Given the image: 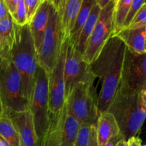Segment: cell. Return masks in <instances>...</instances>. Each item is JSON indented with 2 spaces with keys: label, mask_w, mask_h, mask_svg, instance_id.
<instances>
[{
  "label": "cell",
  "mask_w": 146,
  "mask_h": 146,
  "mask_svg": "<svg viewBox=\"0 0 146 146\" xmlns=\"http://www.w3.org/2000/svg\"><path fill=\"white\" fill-rule=\"evenodd\" d=\"M125 50L124 43L116 36H112L90 64L93 75L101 81L98 97L99 114L108 110L119 87Z\"/></svg>",
  "instance_id": "cell-1"
},
{
  "label": "cell",
  "mask_w": 146,
  "mask_h": 146,
  "mask_svg": "<svg viewBox=\"0 0 146 146\" xmlns=\"http://www.w3.org/2000/svg\"><path fill=\"white\" fill-rule=\"evenodd\" d=\"M115 118L123 139L128 141L141 130L146 115V90L118 87L106 110Z\"/></svg>",
  "instance_id": "cell-2"
},
{
  "label": "cell",
  "mask_w": 146,
  "mask_h": 146,
  "mask_svg": "<svg viewBox=\"0 0 146 146\" xmlns=\"http://www.w3.org/2000/svg\"><path fill=\"white\" fill-rule=\"evenodd\" d=\"M10 57L21 78L23 94L30 103L38 67V57L29 23H14V37Z\"/></svg>",
  "instance_id": "cell-3"
},
{
  "label": "cell",
  "mask_w": 146,
  "mask_h": 146,
  "mask_svg": "<svg viewBox=\"0 0 146 146\" xmlns=\"http://www.w3.org/2000/svg\"><path fill=\"white\" fill-rule=\"evenodd\" d=\"M0 97L3 110L23 112L29 109V102L23 94L21 78L9 54H0Z\"/></svg>",
  "instance_id": "cell-4"
},
{
  "label": "cell",
  "mask_w": 146,
  "mask_h": 146,
  "mask_svg": "<svg viewBox=\"0 0 146 146\" xmlns=\"http://www.w3.org/2000/svg\"><path fill=\"white\" fill-rule=\"evenodd\" d=\"M34 128L38 137V145L49 127L48 106V74L38 66L29 103Z\"/></svg>",
  "instance_id": "cell-5"
},
{
  "label": "cell",
  "mask_w": 146,
  "mask_h": 146,
  "mask_svg": "<svg viewBox=\"0 0 146 146\" xmlns=\"http://www.w3.org/2000/svg\"><path fill=\"white\" fill-rule=\"evenodd\" d=\"M65 37H66L63 31L61 15L51 4L48 24L41 45L37 52L38 66L48 74L56 63Z\"/></svg>",
  "instance_id": "cell-6"
},
{
  "label": "cell",
  "mask_w": 146,
  "mask_h": 146,
  "mask_svg": "<svg viewBox=\"0 0 146 146\" xmlns=\"http://www.w3.org/2000/svg\"><path fill=\"white\" fill-rule=\"evenodd\" d=\"M95 79L78 83L66 98L74 115L82 123L96 125L99 116L98 97L94 85Z\"/></svg>",
  "instance_id": "cell-7"
},
{
  "label": "cell",
  "mask_w": 146,
  "mask_h": 146,
  "mask_svg": "<svg viewBox=\"0 0 146 146\" xmlns=\"http://www.w3.org/2000/svg\"><path fill=\"white\" fill-rule=\"evenodd\" d=\"M115 5V2L111 0L101 9L96 24L83 54L84 60L89 64L96 58L106 43L113 36Z\"/></svg>",
  "instance_id": "cell-8"
},
{
  "label": "cell",
  "mask_w": 146,
  "mask_h": 146,
  "mask_svg": "<svg viewBox=\"0 0 146 146\" xmlns=\"http://www.w3.org/2000/svg\"><path fill=\"white\" fill-rule=\"evenodd\" d=\"M68 40V37H65L56 63L48 73V106L51 117H58L65 103L64 63Z\"/></svg>",
  "instance_id": "cell-9"
},
{
  "label": "cell",
  "mask_w": 146,
  "mask_h": 146,
  "mask_svg": "<svg viewBox=\"0 0 146 146\" xmlns=\"http://www.w3.org/2000/svg\"><path fill=\"white\" fill-rule=\"evenodd\" d=\"M95 78L91 66L83 58V54L68 40L66 57L64 63L65 100L71 94L74 87L80 82Z\"/></svg>",
  "instance_id": "cell-10"
},
{
  "label": "cell",
  "mask_w": 146,
  "mask_h": 146,
  "mask_svg": "<svg viewBox=\"0 0 146 146\" xmlns=\"http://www.w3.org/2000/svg\"><path fill=\"white\" fill-rule=\"evenodd\" d=\"M146 54L131 52L125 47L119 86L140 91L146 90Z\"/></svg>",
  "instance_id": "cell-11"
},
{
  "label": "cell",
  "mask_w": 146,
  "mask_h": 146,
  "mask_svg": "<svg viewBox=\"0 0 146 146\" xmlns=\"http://www.w3.org/2000/svg\"><path fill=\"white\" fill-rule=\"evenodd\" d=\"M9 113L18 131L19 146H38V137L29 109L26 111Z\"/></svg>",
  "instance_id": "cell-12"
},
{
  "label": "cell",
  "mask_w": 146,
  "mask_h": 146,
  "mask_svg": "<svg viewBox=\"0 0 146 146\" xmlns=\"http://www.w3.org/2000/svg\"><path fill=\"white\" fill-rule=\"evenodd\" d=\"M51 7V3L49 0H42L35 14L29 22L36 54L42 43L46 27L48 24Z\"/></svg>",
  "instance_id": "cell-13"
},
{
  "label": "cell",
  "mask_w": 146,
  "mask_h": 146,
  "mask_svg": "<svg viewBox=\"0 0 146 146\" xmlns=\"http://www.w3.org/2000/svg\"><path fill=\"white\" fill-rule=\"evenodd\" d=\"M82 123L74 115L69 100H65L61 126V146H73Z\"/></svg>",
  "instance_id": "cell-14"
},
{
  "label": "cell",
  "mask_w": 146,
  "mask_h": 146,
  "mask_svg": "<svg viewBox=\"0 0 146 146\" xmlns=\"http://www.w3.org/2000/svg\"><path fill=\"white\" fill-rule=\"evenodd\" d=\"M146 27L140 28L125 27L115 35L120 39L126 48L135 54H146L145 50Z\"/></svg>",
  "instance_id": "cell-15"
},
{
  "label": "cell",
  "mask_w": 146,
  "mask_h": 146,
  "mask_svg": "<svg viewBox=\"0 0 146 146\" xmlns=\"http://www.w3.org/2000/svg\"><path fill=\"white\" fill-rule=\"evenodd\" d=\"M96 130L98 146H105L111 137L120 134L115 118L108 111L99 114L96 124Z\"/></svg>",
  "instance_id": "cell-16"
},
{
  "label": "cell",
  "mask_w": 146,
  "mask_h": 146,
  "mask_svg": "<svg viewBox=\"0 0 146 146\" xmlns=\"http://www.w3.org/2000/svg\"><path fill=\"white\" fill-rule=\"evenodd\" d=\"M82 2L83 0H66L61 15V24L65 37H69Z\"/></svg>",
  "instance_id": "cell-17"
},
{
  "label": "cell",
  "mask_w": 146,
  "mask_h": 146,
  "mask_svg": "<svg viewBox=\"0 0 146 146\" xmlns=\"http://www.w3.org/2000/svg\"><path fill=\"white\" fill-rule=\"evenodd\" d=\"M96 4V0H83L80 11L68 37L69 42L74 47L76 46L80 33L88 19L91 9Z\"/></svg>",
  "instance_id": "cell-18"
},
{
  "label": "cell",
  "mask_w": 146,
  "mask_h": 146,
  "mask_svg": "<svg viewBox=\"0 0 146 146\" xmlns=\"http://www.w3.org/2000/svg\"><path fill=\"white\" fill-rule=\"evenodd\" d=\"M14 37V21L9 14L0 19V54H9Z\"/></svg>",
  "instance_id": "cell-19"
},
{
  "label": "cell",
  "mask_w": 146,
  "mask_h": 146,
  "mask_svg": "<svg viewBox=\"0 0 146 146\" xmlns=\"http://www.w3.org/2000/svg\"><path fill=\"white\" fill-rule=\"evenodd\" d=\"M101 7L98 4H95L90 12L88 18L86 22L85 23L84 26L83 27L82 30L80 33L79 37H78V42H77L76 48L81 53L84 54L85 51L86 47L87 42L88 41L90 36L94 30V27L97 22L98 17H99L100 11H101Z\"/></svg>",
  "instance_id": "cell-20"
},
{
  "label": "cell",
  "mask_w": 146,
  "mask_h": 146,
  "mask_svg": "<svg viewBox=\"0 0 146 146\" xmlns=\"http://www.w3.org/2000/svg\"><path fill=\"white\" fill-rule=\"evenodd\" d=\"M49 127L38 146H61V126L63 119V109L59 115L51 117Z\"/></svg>",
  "instance_id": "cell-21"
},
{
  "label": "cell",
  "mask_w": 146,
  "mask_h": 146,
  "mask_svg": "<svg viewBox=\"0 0 146 146\" xmlns=\"http://www.w3.org/2000/svg\"><path fill=\"white\" fill-rule=\"evenodd\" d=\"M0 135L7 140L10 146H19L17 127L9 113L4 110L0 115Z\"/></svg>",
  "instance_id": "cell-22"
},
{
  "label": "cell",
  "mask_w": 146,
  "mask_h": 146,
  "mask_svg": "<svg viewBox=\"0 0 146 146\" xmlns=\"http://www.w3.org/2000/svg\"><path fill=\"white\" fill-rule=\"evenodd\" d=\"M133 0H118L115 5L113 12V34L122 29L123 24Z\"/></svg>",
  "instance_id": "cell-23"
},
{
  "label": "cell",
  "mask_w": 146,
  "mask_h": 146,
  "mask_svg": "<svg viewBox=\"0 0 146 146\" xmlns=\"http://www.w3.org/2000/svg\"><path fill=\"white\" fill-rule=\"evenodd\" d=\"M94 125L82 123L73 146H88L91 140V128Z\"/></svg>",
  "instance_id": "cell-24"
},
{
  "label": "cell",
  "mask_w": 146,
  "mask_h": 146,
  "mask_svg": "<svg viewBox=\"0 0 146 146\" xmlns=\"http://www.w3.org/2000/svg\"><path fill=\"white\" fill-rule=\"evenodd\" d=\"M14 23L19 25H24L27 24V14H26L25 5L24 0H19L17 4L15 11L11 14Z\"/></svg>",
  "instance_id": "cell-25"
},
{
  "label": "cell",
  "mask_w": 146,
  "mask_h": 146,
  "mask_svg": "<svg viewBox=\"0 0 146 146\" xmlns=\"http://www.w3.org/2000/svg\"><path fill=\"white\" fill-rule=\"evenodd\" d=\"M146 27V5H143L136 13L131 23L127 27L128 28H140V27Z\"/></svg>",
  "instance_id": "cell-26"
},
{
  "label": "cell",
  "mask_w": 146,
  "mask_h": 146,
  "mask_svg": "<svg viewBox=\"0 0 146 146\" xmlns=\"http://www.w3.org/2000/svg\"><path fill=\"white\" fill-rule=\"evenodd\" d=\"M145 4V0H133L131 6H130L129 9H128V13L126 14L125 20H124L123 24V28L127 27L129 25V24L131 23V20L133 19L134 16L136 14V13L139 11L140 9Z\"/></svg>",
  "instance_id": "cell-27"
},
{
  "label": "cell",
  "mask_w": 146,
  "mask_h": 146,
  "mask_svg": "<svg viewBox=\"0 0 146 146\" xmlns=\"http://www.w3.org/2000/svg\"><path fill=\"white\" fill-rule=\"evenodd\" d=\"M42 0H24L27 23L30 21Z\"/></svg>",
  "instance_id": "cell-28"
},
{
  "label": "cell",
  "mask_w": 146,
  "mask_h": 146,
  "mask_svg": "<svg viewBox=\"0 0 146 146\" xmlns=\"http://www.w3.org/2000/svg\"><path fill=\"white\" fill-rule=\"evenodd\" d=\"M49 1L51 3L53 7H54V9L59 13L60 15H61L66 0H49Z\"/></svg>",
  "instance_id": "cell-29"
},
{
  "label": "cell",
  "mask_w": 146,
  "mask_h": 146,
  "mask_svg": "<svg viewBox=\"0 0 146 146\" xmlns=\"http://www.w3.org/2000/svg\"><path fill=\"white\" fill-rule=\"evenodd\" d=\"M19 0H4L6 5H7V9L9 11L10 14H13L15 11V9L17 7V4H18Z\"/></svg>",
  "instance_id": "cell-30"
},
{
  "label": "cell",
  "mask_w": 146,
  "mask_h": 146,
  "mask_svg": "<svg viewBox=\"0 0 146 146\" xmlns=\"http://www.w3.org/2000/svg\"><path fill=\"white\" fill-rule=\"evenodd\" d=\"M10 13L4 2V0H0V19L5 18Z\"/></svg>",
  "instance_id": "cell-31"
},
{
  "label": "cell",
  "mask_w": 146,
  "mask_h": 146,
  "mask_svg": "<svg viewBox=\"0 0 146 146\" xmlns=\"http://www.w3.org/2000/svg\"><path fill=\"white\" fill-rule=\"evenodd\" d=\"M88 146H98V141L96 137V125H94L91 128V140H90L89 145Z\"/></svg>",
  "instance_id": "cell-32"
},
{
  "label": "cell",
  "mask_w": 146,
  "mask_h": 146,
  "mask_svg": "<svg viewBox=\"0 0 146 146\" xmlns=\"http://www.w3.org/2000/svg\"><path fill=\"white\" fill-rule=\"evenodd\" d=\"M123 137L121 135V134L116 135L113 136V137H111L109 140H108V143L106 144L105 146H115V145L118 143V141H120L121 140H122Z\"/></svg>",
  "instance_id": "cell-33"
},
{
  "label": "cell",
  "mask_w": 146,
  "mask_h": 146,
  "mask_svg": "<svg viewBox=\"0 0 146 146\" xmlns=\"http://www.w3.org/2000/svg\"><path fill=\"white\" fill-rule=\"evenodd\" d=\"M127 142H128V146H140L142 144V140L137 136L131 137Z\"/></svg>",
  "instance_id": "cell-34"
},
{
  "label": "cell",
  "mask_w": 146,
  "mask_h": 146,
  "mask_svg": "<svg viewBox=\"0 0 146 146\" xmlns=\"http://www.w3.org/2000/svg\"><path fill=\"white\" fill-rule=\"evenodd\" d=\"M111 1V0H96V3L101 7V9H102L105 7Z\"/></svg>",
  "instance_id": "cell-35"
},
{
  "label": "cell",
  "mask_w": 146,
  "mask_h": 146,
  "mask_svg": "<svg viewBox=\"0 0 146 146\" xmlns=\"http://www.w3.org/2000/svg\"><path fill=\"white\" fill-rule=\"evenodd\" d=\"M0 146H10L9 143L0 135Z\"/></svg>",
  "instance_id": "cell-36"
},
{
  "label": "cell",
  "mask_w": 146,
  "mask_h": 146,
  "mask_svg": "<svg viewBox=\"0 0 146 146\" xmlns=\"http://www.w3.org/2000/svg\"><path fill=\"white\" fill-rule=\"evenodd\" d=\"M115 146H128V142L122 139V140L118 142V143L115 145Z\"/></svg>",
  "instance_id": "cell-37"
},
{
  "label": "cell",
  "mask_w": 146,
  "mask_h": 146,
  "mask_svg": "<svg viewBox=\"0 0 146 146\" xmlns=\"http://www.w3.org/2000/svg\"><path fill=\"white\" fill-rule=\"evenodd\" d=\"M2 111H3V106H2V103H1V97H0V115L1 114Z\"/></svg>",
  "instance_id": "cell-38"
},
{
  "label": "cell",
  "mask_w": 146,
  "mask_h": 146,
  "mask_svg": "<svg viewBox=\"0 0 146 146\" xmlns=\"http://www.w3.org/2000/svg\"><path fill=\"white\" fill-rule=\"evenodd\" d=\"M113 1L114 2H115V3H116L117 1H118V0H113Z\"/></svg>",
  "instance_id": "cell-39"
},
{
  "label": "cell",
  "mask_w": 146,
  "mask_h": 146,
  "mask_svg": "<svg viewBox=\"0 0 146 146\" xmlns=\"http://www.w3.org/2000/svg\"><path fill=\"white\" fill-rule=\"evenodd\" d=\"M140 146H145V145H143V144H141V145H140Z\"/></svg>",
  "instance_id": "cell-40"
}]
</instances>
